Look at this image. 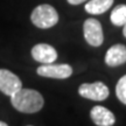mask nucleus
I'll list each match as a JSON object with an SVG mask.
<instances>
[{"label":"nucleus","instance_id":"2","mask_svg":"<svg viewBox=\"0 0 126 126\" xmlns=\"http://www.w3.org/2000/svg\"><path fill=\"white\" fill-rule=\"evenodd\" d=\"M31 20L33 25L41 29H48L54 27L59 22L57 11L48 4L39 5L33 9L31 14Z\"/></svg>","mask_w":126,"mask_h":126},{"label":"nucleus","instance_id":"8","mask_svg":"<svg viewBox=\"0 0 126 126\" xmlns=\"http://www.w3.org/2000/svg\"><path fill=\"white\" fill-rule=\"evenodd\" d=\"M91 120L97 126H112L116 123V117L105 106H94L90 111Z\"/></svg>","mask_w":126,"mask_h":126},{"label":"nucleus","instance_id":"3","mask_svg":"<svg viewBox=\"0 0 126 126\" xmlns=\"http://www.w3.org/2000/svg\"><path fill=\"white\" fill-rule=\"evenodd\" d=\"M78 94L83 98L90 99V100H105L110 94L109 88L103 82H94V83H84L81 84L78 88Z\"/></svg>","mask_w":126,"mask_h":126},{"label":"nucleus","instance_id":"4","mask_svg":"<svg viewBox=\"0 0 126 126\" xmlns=\"http://www.w3.org/2000/svg\"><path fill=\"white\" fill-rule=\"evenodd\" d=\"M37 75L47 78H56V79H65L72 75V68L69 64H42L36 69Z\"/></svg>","mask_w":126,"mask_h":126},{"label":"nucleus","instance_id":"14","mask_svg":"<svg viewBox=\"0 0 126 126\" xmlns=\"http://www.w3.org/2000/svg\"><path fill=\"white\" fill-rule=\"evenodd\" d=\"M123 34H124V36L126 37V22L125 25H124V29H123Z\"/></svg>","mask_w":126,"mask_h":126},{"label":"nucleus","instance_id":"6","mask_svg":"<svg viewBox=\"0 0 126 126\" xmlns=\"http://www.w3.org/2000/svg\"><path fill=\"white\" fill-rule=\"evenodd\" d=\"M22 88V82L15 74L7 69H0V91L6 96H12Z\"/></svg>","mask_w":126,"mask_h":126},{"label":"nucleus","instance_id":"12","mask_svg":"<svg viewBox=\"0 0 126 126\" xmlns=\"http://www.w3.org/2000/svg\"><path fill=\"white\" fill-rule=\"evenodd\" d=\"M116 94H117V98L126 105V75H124L118 81L116 85Z\"/></svg>","mask_w":126,"mask_h":126},{"label":"nucleus","instance_id":"5","mask_svg":"<svg viewBox=\"0 0 126 126\" xmlns=\"http://www.w3.org/2000/svg\"><path fill=\"white\" fill-rule=\"evenodd\" d=\"M83 33L85 41L92 47L102 46L104 41L103 28L98 20L96 19H86L83 25Z\"/></svg>","mask_w":126,"mask_h":126},{"label":"nucleus","instance_id":"11","mask_svg":"<svg viewBox=\"0 0 126 126\" xmlns=\"http://www.w3.org/2000/svg\"><path fill=\"white\" fill-rule=\"evenodd\" d=\"M110 20L114 26H124L126 22V5H118L111 12Z\"/></svg>","mask_w":126,"mask_h":126},{"label":"nucleus","instance_id":"15","mask_svg":"<svg viewBox=\"0 0 126 126\" xmlns=\"http://www.w3.org/2000/svg\"><path fill=\"white\" fill-rule=\"evenodd\" d=\"M0 126H8L6 123H4V122H0Z\"/></svg>","mask_w":126,"mask_h":126},{"label":"nucleus","instance_id":"10","mask_svg":"<svg viewBox=\"0 0 126 126\" xmlns=\"http://www.w3.org/2000/svg\"><path fill=\"white\" fill-rule=\"evenodd\" d=\"M113 5V0H90L85 4V11L89 14H99L105 13Z\"/></svg>","mask_w":126,"mask_h":126},{"label":"nucleus","instance_id":"7","mask_svg":"<svg viewBox=\"0 0 126 126\" xmlns=\"http://www.w3.org/2000/svg\"><path fill=\"white\" fill-rule=\"evenodd\" d=\"M33 59L42 64L54 63L57 59V51L53 46L47 43H37L32 48Z\"/></svg>","mask_w":126,"mask_h":126},{"label":"nucleus","instance_id":"13","mask_svg":"<svg viewBox=\"0 0 126 126\" xmlns=\"http://www.w3.org/2000/svg\"><path fill=\"white\" fill-rule=\"evenodd\" d=\"M67 1L70 5H79V4H82V2H85V1H88V0H67Z\"/></svg>","mask_w":126,"mask_h":126},{"label":"nucleus","instance_id":"9","mask_svg":"<svg viewBox=\"0 0 126 126\" xmlns=\"http://www.w3.org/2000/svg\"><path fill=\"white\" fill-rule=\"evenodd\" d=\"M126 62V46L118 43L109 48L105 55V63L109 67H119Z\"/></svg>","mask_w":126,"mask_h":126},{"label":"nucleus","instance_id":"16","mask_svg":"<svg viewBox=\"0 0 126 126\" xmlns=\"http://www.w3.org/2000/svg\"><path fill=\"white\" fill-rule=\"evenodd\" d=\"M29 126H32V125H29Z\"/></svg>","mask_w":126,"mask_h":126},{"label":"nucleus","instance_id":"1","mask_svg":"<svg viewBox=\"0 0 126 126\" xmlns=\"http://www.w3.org/2000/svg\"><path fill=\"white\" fill-rule=\"evenodd\" d=\"M11 103L15 110L22 113H36L43 108L45 99L42 94L33 89L21 88L11 96Z\"/></svg>","mask_w":126,"mask_h":126}]
</instances>
